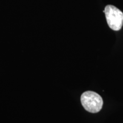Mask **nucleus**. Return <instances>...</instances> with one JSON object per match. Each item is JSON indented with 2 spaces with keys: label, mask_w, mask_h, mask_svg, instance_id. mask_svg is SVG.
<instances>
[{
  "label": "nucleus",
  "mask_w": 123,
  "mask_h": 123,
  "mask_svg": "<svg viewBox=\"0 0 123 123\" xmlns=\"http://www.w3.org/2000/svg\"><path fill=\"white\" fill-rule=\"evenodd\" d=\"M80 100L84 108L91 113L99 112L103 105V100L100 95L91 91L83 92L81 95Z\"/></svg>",
  "instance_id": "f257e3e1"
},
{
  "label": "nucleus",
  "mask_w": 123,
  "mask_h": 123,
  "mask_svg": "<svg viewBox=\"0 0 123 123\" xmlns=\"http://www.w3.org/2000/svg\"><path fill=\"white\" fill-rule=\"evenodd\" d=\"M108 25L112 30L119 31L123 25V13L113 5H108L104 10Z\"/></svg>",
  "instance_id": "f03ea898"
}]
</instances>
